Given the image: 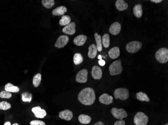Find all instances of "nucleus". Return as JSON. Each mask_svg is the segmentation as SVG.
Segmentation results:
<instances>
[{"instance_id":"423d86ee","label":"nucleus","mask_w":168,"mask_h":125,"mask_svg":"<svg viewBox=\"0 0 168 125\" xmlns=\"http://www.w3.org/2000/svg\"><path fill=\"white\" fill-rule=\"evenodd\" d=\"M142 47V42L139 41H134L130 42L127 44L126 50L129 53L133 54L139 51Z\"/></svg>"},{"instance_id":"0eeeda50","label":"nucleus","mask_w":168,"mask_h":125,"mask_svg":"<svg viewBox=\"0 0 168 125\" xmlns=\"http://www.w3.org/2000/svg\"><path fill=\"white\" fill-rule=\"evenodd\" d=\"M111 114L114 118L119 120H122L123 118L127 117L128 115L127 112L124 109H117V108H113L111 110Z\"/></svg>"},{"instance_id":"9d476101","label":"nucleus","mask_w":168,"mask_h":125,"mask_svg":"<svg viewBox=\"0 0 168 125\" xmlns=\"http://www.w3.org/2000/svg\"><path fill=\"white\" fill-rule=\"evenodd\" d=\"M121 24L119 22H114L111 24L109 29V31L110 32V34L115 36L119 34V32L121 31Z\"/></svg>"},{"instance_id":"ddd939ff","label":"nucleus","mask_w":168,"mask_h":125,"mask_svg":"<svg viewBox=\"0 0 168 125\" xmlns=\"http://www.w3.org/2000/svg\"><path fill=\"white\" fill-rule=\"evenodd\" d=\"M91 73L93 78L95 80H100L102 77V71L100 67L97 66L93 67Z\"/></svg>"},{"instance_id":"a19ab883","label":"nucleus","mask_w":168,"mask_h":125,"mask_svg":"<svg viewBox=\"0 0 168 125\" xmlns=\"http://www.w3.org/2000/svg\"><path fill=\"white\" fill-rule=\"evenodd\" d=\"M12 125H19L17 123H15V124H13Z\"/></svg>"},{"instance_id":"7c9ffc66","label":"nucleus","mask_w":168,"mask_h":125,"mask_svg":"<svg viewBox=\"0 0 168 125\" xmlns=\"http://www.w3.org/2000/svg\"><path fill=\"white\" fill-rule=\"evenodd\" d=\"M22 99L25 102H30L32 100V95L28 92H24L22 94Z\"/></svg>"},{"instance_id":"412c9836","label":"nucleus","mask_w":168,"mask_h":125,"mask_svg":"<svg viewBox=\"0 0 168 125\" xmlns=\"http://www.w3.org/2000/svg\"><path fill=\"white\" fill-rule=\"evenodd\" d=\"M133 12L134 16L138 18H140L143 16V11L142 6L140 4L135 5L133 9Z\"/></svg>"},{"instance_id":"f03ea898","label":"nucleus","mask_w":168,"mask_h":125,"mask_svg":"<svg viewBox=\"0 0 168 125\" xmlns=\"http://www.w3.org/2000/svg\"><path fill=\"white\" fill-rule=\"evenodd\" d=\"M110 74L111 76L119 75L123 71V67L122 65L121 60H117L110 65L109 67Z\"/></svg>"},{"instance_id":"c9c22d12","label":"nucleus","mask_w":168,"mask_h":125,"mask_svg":"<svg viewBox=\"0 0 168 125\" xmlns=\"http://www.w3.org/2000/svg\"><path fill=\"white\" fill-rule=\"evenodd\" d=\"M99 64L101 66H104L105 65V61L104 60L101 59L99 61Z\"/></svg>"},{"instance_id":"f3484780","label":"nucleus","mask_w":168,"mask_h":125,"mask_svg":"<svg viewBox=\"0 0 168 125\" xmlns=\"http://www.w3.org/2000/svg\"><path fill=\"white\" fill-rule=\"evenodd\" d=\"M109 57L112 59H117L120 55V49L118 47L111 48L108 52Z\"/></svg>"},{"instance_id":"6e6552de","label":"nucleus","mask_w":168,"mask_h":125,"mask_svg":"<svg viewBox=\"0 0 168 125\" xmlns=\"http://www.w3.org/2000/svg\"><path fill=\"white\" fill-rule=\"evenodd\" d=\"M88 72L86 69H83L78 72L76 75V81L80 83H85L88 80Z\"/></svg>"},{"instance_id":"4c0bfd02","label":"nucleus","mask_w":168,"mask_h":125,"mask_svg":"<svg viewBox=\"0 0 168 125\" xmlns=\"http://www.w3.org/2000/svg\"><path fill=\"white\" fill-rule=\"evenodd\" d=\"M93 125H104V124L102 122L99 121L94 124Z\"/></svg>"},{"instance_id":"b1692460","label":"nucleus","mask_w":168,"mask_h":125,"mask_svg":"<svg viewBox=\"0 0 168 125\" xmlns=\"http://www.w3.org/2000/svg\"><path fill=\"white\" fill-rule=\"evenodd\" d=\"M5 90L6 91L10 92H18L20 91V89L18 87L15 86L10 82L6 85L5 87Z\"/></svg>"},{"instance_id":"393cba45","label":"nucleus","mask_w":168,"mask_h":125,"mask_svg":"<svg viewBox=\"0 0 168 125\" xmlns=\"http://www.w3.org/2000/svg\"><path fill=\"white\" fill-rule=\"evenodd\" d=\"M102 46L105 48H108L110 46V36L108 34H105L102 37Z\"/></svg>"},{"instance_id":"58836bf2","label":"nucleus","mask_w":168,"mask_h":125,"mask_svg":"<svg viewBox=\"0 0 168 125\" xmlns=\"http://www.w3.org/2000/svg\"><path fill=\"white\" fill-rule=\"evenodd\" d=\"M4 125H11V124L10 122H7L4 124Z\"/></svg>"},{"instance_id":"a211bd4d","label":"nucleus","mask_w":168,"mask_h":125,"mask_svg":"<svg viewBox=\"0 0 168 125\" xmlns=\"http://www.w3.org/2000/svg\"><path fill=\"white\" fill-rule=\"evenodd\" d=\"M116 8L119 11H123L127 10L128 8V5L123 0H117L115 3Z\"/></svg>"},{"instance_id":"39448f33","label":"nucleus","mask_w":168,"mask_h":125,"mask_svg":"<svg viewBox=\"0 0 168 125\" xmlns=\"http://www.w3.org/2000/svg\"><path fill=\"white\" fill-rule=\"evenodd\" d=\"M133 121L135 125H147L149 117L144 112H139L135 115Z\"/></svg>"},{"instance_id":"ea45409f","label":"nucleus","mask_w":168,"mask_h":125,"mask_svg":"<svg viewBox=\"0 0 168 125\" xmlns=\"http://www.w3.org/2000/svg\"><path fill=\"white\" fill-rule=\"evenodd\" d=\"M98 57V59H99V60H101V59H102V56H101V55H99Z\"/></svg>"},{"instance_id":"7ed1b4c3","label":"nucleus","mask_w":168,"mask_h":125,"mask_svg":"<svg viewBox=\"0 0 168 125\" xmlns=\"http://www.w3.org/2000/svg\"><path fill=\"white\" fill-rule=\"evenodd\" d=\"M155 59L162 64L166 63L168 61V49L166 48H162L155 52Z\"/></svg>"},{"instance_id":"f257e3e1","label":"nucleus","mask_w":168,"mask_h":125,"mask_svg":"<svg viewBox=\"0 0 168 125\" xmlns=\"http://www.w3.org/2000/svg\"><path fill=\"white\" fill-rule=\"evenodd\" d=\"M78 100L83 105L86 106L93 105L96 100L94 90L89 87L81 90L78 95Z\"/></svg>"},{"instance_id":"1a4fd4ad","label":"nucleus","mask_w":168,"mask_h":125,"mask_svg":"<svg viewBox=\"0 0 168 125\" xmlns=\"http://www.w3.org/2000/svg\"><path fill=\"white\" fill-rule=\"evenodd\" d=\"M69 38L66 35H61L57 40L55 43V47L57 48H62L68 43Z\"/></svg>"},{"instance_id":"cd10ccee","label":"nucleus","mask_w":168,"mask_h":125,"mask_svg":"<svg viewBox=\"0 0 168 125\" xmlns=\"http://www.w3.org/2000/svg\"><path fill=\"white\" fill-rule=\"evenodd\" d=\"M83 57L80 53H76L73 56V62L76 65H80L83 61Z\"/></svg>"},{"instance_id":"9b49d317","label":"nucleus","mask_w":168,"mask_h":125,"mask_svg":"<svg viewBox=\"0 0 168 125\" xmlns=\"http://www.w3.org/2000/svg\"><path fill=\"white\" fill-rule=\"evenodd\" d=\"M76 24L74 22H71L62 29V32L67 35H73L76 32Z\"/></svg>"},{"instance_id":"79ce46f5","label":"nucleus","mask_w":168,"mask_h":125,"mask_svg":"<svg viewBox=\"0 0 168 125\" xmlns=\"http://www.w3.org/2000/svg\"><path fill=\"white\" fill-rule=\"evenodd\" d=\"M168 125V124H165V125Z\"/></svg>"},{"instance_id":"4be33fe9","label":"nucleus","mask_w":168,"mask_h":125,"mask_svg":"<svg viewBox=\"0 0 168 125\" xmlns=\"http://www.w3.org/2000/svg\"><path fill=\"white\" fill-rule=\"evenodd\" d=\"M78 120L81 124L87 125L91 122L92 119H91V117L89 116L81 114L79 116Z\"/></svg>"},{"instance_id":"72a5a7b5","label":"nucleus","mask_w":168,"mask_h":125,"mask_svg":"<svg viewBox=\"0 0 168 125\" xmlns=\"http://www.w3.org/2000/svg\"><path fill=\"white\" fill-rule=\"evenodd\" d=\"M31 125H46V123L44 122L39 120H33L31 122Z\"/></svg>"},{"instance_id":"a878e982","label":"nucleus","mask_w":168,"mask_h":125,"mask_svg":"<svg viewBox=\"0 0 168 125\" xmlns=\"http://www.w3.org/2000/svg\"><path fill=\"white\" fill-rule=\"evenodd\" d=\"M137 98L138 100L142 102H149V100H150L148 95L145 93H144L142 92H140L137 93Z\"/></svg>"},{"instance_id":"f704fd0d","label":"nucleus","mask_w":168,"mask_h":125,"mask_svg":"<svg viewBox=\"0 0 168 125\" xmlns=\"http://www.w3.org/2000/svg\"><path fill=\"white\" fill-rule=\"evenodd\" d=\"M125 122L124 120H121L119 121H117L115 122V123L114 124V125H125Z\"/></svg>"},{"instance_id":"dca6fc26","label":"nucleus","mask_w":168,"mask_h":125,"mask_svg":"<svg viewBox=\"0 0 168 125\" xmlns=\"http://www.w3.org/2000/svg\"><path fill=\"white\" fill-rule=\"evenodd\" d=\"M87 39V37L84 35H80L75 38L73 40L74 44L78 46H82L85 44Z\"/></svg>"},{"instance_id":"6ab92c4d","label":"nucleus","mask_w":168,"mask_h":125,"mask_svg":"<svg viewBox=\"0 0 168 125\" xmlns=\"http://www.w3.org/2000/svg\"><path fill=\"white\" fill-rule=\"evenodd\" d=\"M67 12V8L65 6H62L54 9L52 12V13L54 16H62Z\"/></svg>"},{"instance_id":"f8f14e48","label":"nucleus","mask_w":168,"mask_h":125,"mask_svg":"<svg viewBox=\"0 0 168 125\" xmlns=\"http://www.w3.org/2000/svg\"><path fill=\"white\" fill-rule=\"evenodd\" d=\"M32 111L34 114L35 116L37 118H43L46 115V110L42 109L41 107H35L32 109Z\"/></svg>"},{"instance_id":"2eb2a0df","label":"nucleus","mask_w":168,"mask_h":125,"mask_svg":"<svg viewBox=\"0 0 168 125\" xmlns=\"http://www.w3.org/2000/svg\"><path fill=\"white\" fill-rule=\"evenodd\" d=\"M60 118L66 121H70L73 117L72 112L70 110H65L60 112L59 113Z\"/></svg>"},{"instance_id":"e433bc0d","label":"nucleus","mask_w":168,"mask_h":125,"mask_svg":"<svg viewBox=\"0 0 168 125\" xmlns=\"http://www.w3.org/2000/svg\"><path fill=\"white\" fill-rule=\"evenodd\" d=\"M150 2H155V3H160V2H162V0H151Z\"/></svg>"},{"instance_id":"aec40b11","label":"nucleus","mask_w":168,"mask_h":125,"mask_svg":"<svg viewBox=\"0 0 168 125\" xmlns=\"http://www.w3.org/2000/svg\"><path fill=\"white\" fill-rule=\"evenodd\" d=\"M97 48L95 44H92L89 47L88 56L91 59H94L97 54Z\"/></svg>"},{"instance_id":"20e7f679","label":"nucleus","mask_w":168,"mask_h":125,"mask_svg":"<svg viewBox=\"0 0 168 125\" xmlns=\"http://www.w3.org/2000/svg\"><path fill=\"white\" fill-rule=\"evenodd\" d=\"M114 96L115 99H119L122 101H125L129 98V91L127 88H117L114 91Z\"/></svg>"},{"instance_id":"5701e85b","label":"nucleus","mask_w":168,"mask_h":125,"mask_svg":"<svg viewBox=\"0 0 168 125\" xmlns=\"http://www.w3.org/2000/svg\"><path fill=\"white\" fill-rule=\"evenodd\" d=\"M95 40H96V44H97V48L98 51L101 52L102 50V38L101 35H99L97 32L94 34Z\"/></svg>"},{"instance_id":"c756f323","label":"nucleus","mask_w":168,"mask_h":125,"mask_svg":"<svg viewBox=\"0 0 168 125\" xmlns=\"http://www.w3.org/2000/svg\"><path fill=\"white\" fill-rule=\"evenodd\" d=\"M54 3H55V1L54 0H42V4L43 6L48 9H50L54 5Z\"/></svg>"},{"instance_id":"bb28decb","label":"nucleus","mask_w":168,"mask_h":125,"mask_svg":"<svg viewBox=\"0 0 168 125\" xmlns=\"http://www.w3.org/2000/svg\"><path fill=\"white\" fill-rule=\"evenodd\" d=\"M71 19L70 17L68 15H63L62 19L60 20V25L62 26H67L68 25V24H70L71 22Z\"/></svg>"},{"instance_id":"4468645a","label":"nucleus","mask_w":168,"mask_h":125,"mask_svg":"<svg viewBox=\"0 0 168 125\" xmlns=\"http://www.w3.org/2000/svg\"><path fill=\"white\" fill-rule=\"evenodd\" d=\"M99 100L102 104H104V105H110L113 102V99L112 96L105 93L100 96Z\"/></svg>"},{"instance_id":"473e14b6","label":"nucleus","mask_w":168,"mask_h":125,"mask_svg":"<svg viewBox=\"0 0 168 125\" xmlns=\"http://www.w3.org/2000/svg\"><path fill=\"white\" fill-rule=\"evenodd\" d=\"M12 94L10 92L4 91L0 92V98H4V99H10L11 98Z\"/></svg>"},{"instance_id":"2f4dec72","label":"nucleus","mask_w":168,"mask_h":125,"mask_svg":"<svg viewBox=\"0 0 168 125\" xmlns=\"http://www.w3.org/2000/svg\"><path fill=\"white\" fill-rule=\"evenodd\" d=\"M11 105L6 101L1 102H0V110H6L10 109Z\"/></svg>"},{"instance_id":"c85d7f7f","label":"nucleus","mask_w":168,"mask_h":125,"mask_svg":"<svg viewBox=\"0 0 168 125\" xmlns=\"http://www.w3.org/2000/svg\"><path fill=\"white\" fill-rule=\"evenodd\" d=\"M41 74H37L34 76L33 79V84L35 88L38 87L41 84Z\"/></svg>"}]
</instances>
